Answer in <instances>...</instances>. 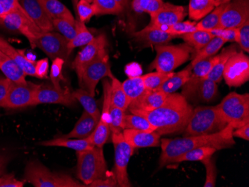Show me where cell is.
<instances>
[{
  "label": "cell",
  "mask_w": 249,
  "mask_h": 187,
  "mask_svg": "<svg viewBox=\"0 0 249 187\" xmlns=\"http://www.w3.org/2000/svg\"><path fill=\"white\" fill-rule=\"evenodd\" d=\"M193 111L194 107L181 93H174L168 95L164 102L155 110L137 114L145 117L161 136L183 133Z\"/></svg>",
  "instance_id": "cell-1"
},
{
  "label": "cell",
  "mask_w": 249,
  "mask_h": 187,
  "mask_svg": "<svg viewBox=\"0 0 249 187\" xmlns=\"http://www.w3.org/2000/svg\"><path fill=\"white\" fill-rule=\"evenodd\" d=\"M233 127L229 124L222 131L213 135L184 136L174 139L162 138L160 139L161 153L159 160V168L172 164L175 159L196 148L211 146L219 151L234 146L236 142L233 136Z\"/></svg>",
  "instance_id": "cell-2"
},
{
  "label": "cell",
  "mask_w": 249,
  "mask_h": 187,
  "mask_svg": "<svg viewBox=\"0 0 249 187\" xmlns=\"http://www.w3.org/2000/svg\"><path fill=\"white\" fill-rule=\"evenodd\" d=\"M228 125L216 106H198L194 108L183 134L184 136L213 135Z\"/></svg>",
  "instance_id": "cell-3"
},
{
  "label": "cell",
  "mask_w": 249,
  "mask_h": 187,
  "mask_svg": "<svg viewBox=\"0 0 249 187\" xmlns=\"http://www.w3.org/2000/svg\"><path fill=\"white\" fill-rule=\"evenodd\" d=\"M76 155L77 177L87 187L108 174L103 147L94 146L86 150L78 151Z\"/></svg>",
  "instance_id": "cell-4"
},
{
  "label": "cell",
  "mask_w": 249,
  "mask_h": 187,
  "mask_svg": "<svg viewBox=\"0 0 249 187\" xmlns=\"http://www.w3.org/2000/svg\"><path fill=\"white\" fill-rule=\"evenodd\" d=\"M23 180L36 187H87L68 174L53 172L37 160L26 165Z\"/></svg>",
  "instance_id": "cell-5"
},
{
  "label": "cell",
  "mask_w": 249,
  "mask_h": 187,
  "mask_svg": "<svg viewBox=\"0 0 249 187\" xmlns=\"http://www.w3.org/2000/svg\"><path fill=\"white\" fill-rule=\"evenodd\" d=\"M157 54L149 69H156L157 72H172L176 68L190 60L194 53V49L187 44L179 45L155 46Z\"/></svg>",
  "instance_id": "cell-6"
},
{
  "label": "cell",
  "mask_w": 249,
  "mask_h": 187,
  "mask_svg": "<svg viewBox=\"0 0 249 187\" xmlns=\"http://www.w3.org/2000/svg\"><path fill=\"white\" fill-rule=\"evenodd\" d=\"M216 107L225 122L234 129L249 123V93L231 92Z\"/></svg>",
  "instance_id": "cell-7"
},
{
  "label": "cell",
  "mask_w": 249,
  "mask_h": 187,
  "mask_svg": "<svg viewBox=\"0 0 249 187\" xmlns=\"http://www.w3.org/2000/svg\"><path fill=\"white\" fill-rule=\"evenodd\" d=\"M114 76L110 69V60H109L107 50L101 54L91 64L84 69L82 75L78 77L79 86L83 90L94 97L96 95V88L99 81L105 78L111 79Z\"/></svg>",
  "instance_id": "cell-8"
},
{
  "label": "cell",
  "mask_w": 249,
  "mask_h": 187,
  "mask_svg": "<svg viewBox=\"0 0 249 187\" xmlns=\"http://www.w3.org/2000/svg\"><path fill=\"white\" fill-rule=\"evenodd\" d=\"M115 152V174L119 187H131L128 174V166L134 149L124 139L123 132L112 133Z\"/></svg>",
  "instance_id": "cell-9"
},
{
  "label": "cell",
  "mask_w": 249,
  "mask_h": 187,
  "mask_svg": "<svg viewBox=\"0 0 249 187\" xmlns=\"http://www.w3.org/2000/svg\"><path fill=\"white\" fill-rule=\"evenodd\" d=\"M222 78L230 87H238L249 80V58L243 51H236L225 64Z\"/></svg>",
  "instance_id": "cell-10"
},
{
  "label": "cell",
  "mask_w": 249,
  "mask_h": 187,
  "mask_svg": "<svg viewBox=\"0 0 249 187\" xmlns=\"http://www.w3.org/2000/svg\"><path fill=\"white\" fill-rule=\"evenodd\" d=\"M39 86L27 81L23 83L11 82L8 94L0 107L16 109L34 106L35 96Z\"/></svg>",
  "instance_id": "cell-11"
},
{
  "label": "cell",
  "mask_w": 249,
  "mask_h": 187,
  "mask_svg": "<svg viewBox=\"0 0 249 187\" xmlns=\"http://www.w3.org/2000/svg\"><path fill=\"white\" fill-rule=\"evenodd\" d=\"M67 44L68 41L67 39L60 33L50 32H44L38 38L36 39L32 47L40 49L53 61L55 58H60L66 61L71 54Z\"/></svg>",
  "instance_id": "cell-12"
},
{
  "label": "cell",
  "mask_w": 249,
  "mask_h": 187,
  "mask_svg": "<svg viewBox=\"0 0 249 187\" xmlns=\"http://www.w3.org/2000/svg\"><path fill=\"white\" fill-rule=\"evenodd\" d=\"M107 78L103 79V111L100 119L98 122L97 126L94 131L88 136L94 146L103 147L110 136V82Z\"/></svg>",
  "instance_id": "cell-13"
},
{
  "label": "cell",
  "mask_w": 249,
  "mask_h": 187,
  "mask_svg": "<svg viewBox=\"0 0 249 187\" xmlns=\"http://www.w3.org/2000/svg\"><path fill=\"white\" fill-rule=\"evenodd\" d=\"M107 40L105 34H101L87 44L75 57L72 67L78 77L82 75L84 69L97 59L101 54L107 50Z\"/></svg>",
  "instance_id": "cell-14"
},
{
  "label": "cell",
  "mask_w": 249,
  "mask_h": 187,
  "mask_svg": "<svg viewBox=\"0 0 249 187\" xmlns=\"http://www.w3.org/2000/svg\"><path fill=\"white\" fill-rule=\"evenodd\" d=\"M187 15V8L185 6L163 2L160 9L150 15V23L147 27L163 30L167 26L184 20Z\"/></svg>",
  "instance_id": "cell-15"
},
{
  "label": "cell",
  "mask_w": 249,
  "mask_h": 187,
  "mask_svg": "<svg viewBox=\"0 0 249 187\" xmlns=\"http://www.w3.org/2000/svg\"><path fill=\"white\" fill-rule=\"evenodd\" d=\"M249 19V0H231L225 6L217 29L239 28Z\"/></svg>",
  "instance_id": "cell-16"
},
{
  "label": "cell",
  "mask_w": 249,
  "mask_h": 187,
  "mask_svg": "<svg viewBox=\"0 0 249 187\" xmlns=\"http://www.w3.org/2000/svg\"><path fill=\"white\" fill-rule=\"evenodd\" d=\"M4 18L13 26L17 32H19L28 39L31 47L33 45L35 40L44 33L29 17L21 4L18 8L10 12Z\"/></svg>",
  "instance_id": "cell-17"
},
{
  "label": "cell",
  "mask_w": 249,
  "mask_h": 187,
  "mask_svg": "<svg viewBox=\"0 0 249 187\" xmlns=\"http://www.w3.org/2000/svg\"><path fill=\"white\" fill-rule=\"evenodd\" d=\"M216 55L199 61L192 69L191 74L187 82L183 85L181 95L187 101L193 100L195 97L198 85L205 79L210 71L212 69L216 61Z\"/></svg>",
  "instance_id": "cell-18"
},
{
  "label": "cell",
  "mask_w": 249,
  "mask_h": 187,
  "mask_svg": "<svg viewBox=\"0 0 249 187\" xmlns=\"http://www.w3.org/2000/svg\"><path fill=\"white\" fill-rule=\"evenodd\" d=\"M72 93L67 89L58 90L54 86H41L40 85L36 91L34 105L40 104H58L67 107H72L76 104Z\"/></svg>",
  "instance_id": "cell-19"
},
{
  "label": "cell",
  "mask_w": 249,
  "mask_h": 187,
  "mask_svg": "<svg viewBox=\"0 0 249 187\" xmlns=\"http://www.w3.org/2000/svg\"><path fill=\"white\" fill-rule=\"evenodd\" d=\"M19 2L29 17L42 32L54 31L53 19L46 12L40 0H19Z\"/></svg>",
  "instance_id": "cell-20"
},
{
  "label": "cell",
  "mask_w": 249,
  "mask_h": 187,
  "mask_svg": "<svg viewBox=\"0 0 249 187\" xmlns=\"http://www.w3.org/2000/svg\"><path fill=\"white\" fill-rule=\"evenodd\" d=\"M168 95L157 90H145L139 98L130 103L128 109L131 114L152 111L160 107Z\"/></svg>",
  "instance_id": "cell-21"
},
{
  "label": "cell",
  "mask_w": 249,
  "mask_h": 187,
  "mask_svg": "<svg viewBox=\"0 0 249 187\" xmlns=\"http://www.w3.org/2000/svg\"><path fill=\"white\" fill-rule=\"evenodd\" d=\"M123 135L124 139L134 149L160 146V136L156 131L124 129Z\"/></svg>",
  "instance_id": "cell-22"
},
{
  "label": "cell",
  "mask_w": 249,
  "mask_h": 187,
  "mask_svg": "<svg viewBox=\"0 0 249 187\" xmlns=\"http://www.w3.org/2000/svg\"><path fill=\"white\" fill-rule=\"evenodd\" d=\"M132 37L138 43L145 46L165 45L176 38V36L169 34L162 29H152L147 26L139 32L133 33Z\"/></svg>",
  "instance_id": "cell-23"
},
{
  "label": "cell",
  "mask_w": 249,
  "mask_h": 187,
  "mask_svg": "<svg viewBox=\"0 0 249 187\" xmlns=\"http://www.w3.org/2000/svg\"><path fill=\"white\" fill-rule=\"evenodd\" d=\"M0 50L3 51L11 59L14 60L18 64L19 68L26 75L36 77V61L29 59L24 54H21L19 51L7 41L5 39L0 36Z\"/></svg>",
  "instance_id": "cell-24"
},
{
  "label": "cell",
  "mask_w": 249,
  "mask_h": 187,
  "mask_svg": "<svg viewBox=\"0 0 249 187\" xmlns=\"http://www.w3.org/2000/svg\"><path fill=\"white\" fill-rule=\"evenodd\" d=\"M98 122L91 116L84 111L82 117L74 126L73 129L67 134L64 137L70 139H85L90 136L95 128L97 126Z\"/></svg>",
  "instance_id": "cell-25"
},
{
  "label": "cell",
  "mask_w": 249,
  "mask_h": 187,
  "mask_svg": "<svg viewBox=\"0 0 249 187\" xmlns=\"http://www.w3.org/2000/svg\"><path fill=\"white\" fill-rule=\"evenodd\" d=\"M0 70L5 78L17 83L26 82V74L14 60L0 50Z\"/></svg>",
  "instance_id": "cell-26"
},
{
  "label": "cell",
  "mask_w": 249,
  "mask_h": 187,
  "mask_svg": "<svg viewBox=\"0 0 249 187\" xmlns=\"http://www.w3.org/2000/svg\"><path fill=\"white\" fill-rule=\"evenodd\" d=\"M40 145L42 146H47V147L57 146V147L67 148V149L75 150V152L86 150L94 146L89 137L85 139H70L64 136L54 138L50 140L43 141L40 142Z\"/></svg>",
  "instance_id": "cell-27"
},
{
  "label": "cell",
  "mask_w": 249,
  "mask_h": 187,
  "mask_svg": "<svg viewBox=\"0 0 249 187\" xmlns=\"http://www.w3.org/2000/svg\"><path fill=\"white\" fill-rule=\"evenodd\" d=\"M237 51L236 45H231L223 49L219 54H216V61L205 79H210L216 83H219L222 79V74L225 64L231 55Z\"/></svg>",
  "instance_id": "cell-28"
},
{
  "label": "cell",
  "mask_w": 249,
  "mask_h": 187,
  "mask_svg": "<svg viewBox=\"0 0 249 187\" xmlns=\"http://www.w3.org/2000/svg\"><path fill=\"white\" fill-rule=\"evenodd\" d=\"M191 72V68L187 66L185 69H182L180 72H174V74L168 80L155 90L163 92L167 95L176 93L179 88L182 87L183 85L187 82Z\"/></svg>",
  "instance_id": "cell-29"
},
{
  "label": "cell",
  "mask_w": 249,
  "mask_h": 187,
  "mask_svg": "<svg viewBox=\"0 0 249 187\" xmlns=\"http://www.w3.org/2000/svg\"><path fill=\"white\" fill-rule=\"evenodd\" d=\"M40 2L52 19H67L75 23V17L71 11L59 0H40Z\"/></svg>",
  "instance_id": "cell-30"
},
{
  "label": "cell",
  "mask_w": 249,
  "mask_h": 187,
  "mask_svg": "<svg viewBox=\"0 0 249 187\" xmlns=\"http://www.w3.org/2000/svg\"><path fill=\"white\" fill-rule=\"evenodd\" d=\"M216 7L214 0H190L187 13L192 20H201Z\"/></svg>",
  "instance_id": "cell-31"
},
{
  "label": "cell",
  "mask_w": 249,
  "mask_h": 187,
  "mask_svg": "<svg viewBox=\"0 0 249 187\" xmlns=\"http://www.w3.org/2000/svg\"><path fill=\"white\" fill-rule=\"evenodd\" d=\"M72 94L77 102L82 104V107L85 109V111L99 122L101 112L94 97L82 88L72 92Z\"/></svg>",
  "instance_id": "cell-32"
},
{
  "label": "cell",
  "mask_w": 249,
  "mask_h": 187,
  "mask_svg": "<svg viewBox=\"0 0 249 187\" xmlns=\"http://www.w3.org/2000/svg\"><path fill=\"white\" fill-rule=\"evenodd\" d=\"M178 37L182 39L184 43L194 49V53H196L206 46L213 38L214 36L205 31L196 30L187 34H181Z\"/></svg>",
  "instance_id": "cell-33"
},
{
  "label": "cell",
  "mask_w": 249,
  "mask_h": 187,
  "mask_svg": "<svg viewBox=\"0 0 249 187\" xmlns=\"http://www.w3.org/2000/svg\"><path fill=\"white\" fill-rule=\"evenodd\" d=\"M75 29H76V34L75 37L71 41L68 42L67 44L68 50L71 54L74 49L77 47H85L94 38V36L88 30V28L85 26V23L79 19H75Z\"/></svg>",
  "instance_id": "cell-34"
},
{
  "label": "cell",
  "mask_w": 249,
  "mask_h": 187,
  "mask_svg": "<svg viewBox=\"0 0 249 187\" xmlns=\"http://www.w3.org/2000/svg\"><path fill=\"white\" fill-rule=\"evenodd\" d=\"M225 43V42L222 40L220 37H214L206 46H205L201 50L195 53V56L192 60L191 63L189 64V67L193 69L194 66L199 61L216 55L218 51L222 48Z\"/></svg>",
  "instance_id": "cell-35"
},
{
  "label": "cell",
  "mask_w": 249,
  "mask_h": 187,
  "mask_svg": "<svg viewBox=\"0 0 249 187\" xmlns=\"http://www.w3.org/2000/svg\"><path fill=\"white\" fill-rule=\"evenodd\" d=\"M216 149L211 146H202L185 152L173 160L172 164L180 163L183 162L202 161L205 159L212 157Z\"/></svg>",
  "instance_id": "cell-36"
},
{
  "label": "cell",
  "mask_w": 249,
  "mask_h": 187,
  "mask_svg": "<svg viewBox=\"0 0 249 187\" xmlns=\"http://www.w3.org/2000/svg\"><path fill=\"white\" fill-rule=\"evenodd\" d=\"M122 86L126 95L129 104L146 90L142 76L130 77L122 83Z\"/></svg>",
  "instance_id": "cell-37"
},
{
  "label": "cell",
  "mask_w": 249,
  "mask_h": 187,
  "mask_svg": "<svg viewBox=\"0 0 249 187\" xmlns=\"http://www.w3.org/2000/svg\"><path fill=\"white\" fill-rule=\"evenodd\" d=\"M110 82V105H114L125 111L129 106L126 95L123 90L122 83L116 78L112 77Z\"/></svg>",
  "instance_id": "cell-38"
},
{
  "label": "cell",
  "mask_w": 249,
  "mask_h": 187,
  "mask_svg": "<svg viewBox=\"0 0 249 187\" xmlns=\"http://www.w3.org/2000/svg\"><path fill=\"white\" fill-rule=\"evenodd\" d=\"M227 3L217 5L211 13L208 14L207 16L201 19L200 22L196 23V30L209 32L212 29H217L219 27L221 15Z\"/></svg>",
  "instance_id": "cell-39"
},
{
  "label": "cell",
  "mask_w": 249,
  "mask_h": 187,
  "mask_svg": "<svg viewBox=\"0 0 249 187\" xmlns=\"http://www.w3.org/2000/svg\"><path fill=\"white\" fill-rule=\"evenodd\" d=\"M134 129L141 131H155L156 128L145 118L138 114H125L123 118V130Z\"/></svg>",
  "instance_id": "cell-40"
},
{
  "label": "cell",
  "mask_w": 249,
  "mask_h": 187,
  "mask_svg": "<svg viewBox=\"0 0 249 187\" xmlns=\"http://www.w3.org/2000/svg\"><path fill=\"white\" fill-rule=\"evenodd\" d=\"M217 94V83L205 79L198 85L194 98H198V100L202 102L208 103L213 101Z\"/></svg>",
  "instance_id": "cell-41"
},
{
  "label": "cell",
  "mask_w": 249,
  "mask_h": 187,
  "mask_svg": "<svg viewBox=\"0 0 249 187\" xmlns=\"http://www.w3.org/2000/svg\"><path fill=\"white\" fill-rule=\"evenodd\" d=\"M174 72H149L142 75V81L145 85V90H155L163 85L166 80L170 78Z\"/></svg>",
  "instance_id": "cell-42"
},
{
  "label": "cell",
  "mask_w": 249,
  "mask_h": 187,
  "mask_svg": "<svg viewBox=\"0 0 249 187\" xmlns=\"http://www.w3.org/2000/svg\"><path fill=\"white\" fill-rule=\"evenodd\" d=\"M93 5L96 15H118L123 12V8L116 0H94Z\"/></svg>",
  "instance_id": "cell-43"
},
{
  "label": "cell",
  "mask_w": 249,
  "mask_h": 187,
  "mask_svg": "<svg viewBox=\"0 0 249 187\" xmlns=\"http://www.w3.org/2000/svg\"><path fill=\"white\" fill-rule=\"evenodd\" d=\"M163 0H132L131 7L137 13L152 15L161 8Z\"/></svg>",
  "instance_id": "cell-44"
},
{
  "label": "cell",
  "mask_w": 249,
  "mask_h": 187,
  "mask_svg": "<svg viewBox=\"0 0 249 187\" xmlns=\"http://www.w3.org/2000/svg\"><path fill=\"white\" fill-rule=\"evenodd\" d=\"M53 24L54 29L58 31L68 42L72 40L76 34L75 22L72 23L71 21L67 20V19H53Z\"/></svg>",
  "instance_id": "cell-45"
},
{
  "label": "cell",
  "mask_w": 249,
  "mask_h": 187,
  "mask_svg": "<svg viewBox=\"0 0 249 187\" xmlns=\"http://www.w3.org/2000/svg\"><path fill=\"white\" fill-rule=\"evenodd\" d=\"M64 62L65 61L62 58H55L53 61L51 70H50V79H51L52 83H53V86L58 90L63 89L61 83L62 81H64L62 73L63 66H64Z\"/></svg>",
  "instance_id": "cell-46"
},
{
  "label": "cell",
  "mask_w": 249,
  "mask_h": 187,
  "mask_svg": "<svg viewBox=\"0 0 249 187\" xmlns=\"http://www.w3.org/2000/svg\"><path fill=\"white\" fill-rule=\"evenodd\" d=\"M196 21H181L176 24L172 25V26H167L163 29L165 32H167L169 34H173L176 37L181 34H187L190 32L196 31Z\"/></svg>",
  "instance_id": "cell-47"
},
{
  "label": "cell",
  "mask_w": 249,
  "mask_h": 187,
  "mask_svg": "<svg viewBox=\"0 0 249 187\" xmlns=\"http://www.w3.org/2000/svg\"><path fill=\"white\" fill-rule=\"evenodd\" d=\"M124 112L114 105L110 107V130L111 133H120L123 131V118Z\"/></svg>",
  "instance_id": "cell-48"
},
{
  "label": "cell",
  "mask_w": 249,
  "mask_h": 187,
  "mask_svg": "<svg viewBox=\"0 0 249 187\" xmlns=\"http://www.w3.org/2000/svg\"><path fill=\"white\" fill-rule=\"evenodd\" d=\"M206 169V179H205V187H216L217 170H216V162L213 157H211L205 159L201 161Z\"/></svg>",
  "instance_id": "cell-49"
},
{
  "label": "cell",
  "mask_w": 249,
  "mask_h": 187,
  "mask_svg": "<svg viewBox=\"0 0 249 187\" xmlns=\"http://www.w3.org/2000/svg\"><path fill=\"white\" fill-rule=\"evenodd\" d=\"M77 19L86 23L96 15L94 6L93 3L86 2L85 0H80L76 5Z\"/></svg>",
  "instance_id": "cell-50"
},
{
  "label": "cell",
  "mask_w": 249,
  "mask_h": 187,
  "mask_svg": "<svg viewBox=\"0 0 249 187\" xmlns=\"http://www.w3.org/2000/svg\"><path fill=\"white\" fill-rule=\"evenodd\" d=\"M214 37H220L225 43L234 42L236 43L238 36V28H229V29H214L209 31Z\"/></svg>",
  "instance_id": "cell-51"
},
{
  "label": "cell",
  "mask_w": 249,
  "mask_h": 187,
  "mask_svg": "<svg viewBox=\"0 0 249 187\" xmlns=\"http://www.w3.org/2000/svg\"><path fill=\"white\" fill-rule=\"evenodd\" d=\"M236 43L246 52L249 51V19L238 28V36Z\"/></svg>",
  "instance_id": "cell-52"
},
{
  "label": "cell",
  "mask_w": 249,
  "mask_h": 187,
  "mask_svg": "<svg viewBox=\"0 0 249 187\" xmlns=\"http://www.w3.org/2000/svg\"><path fill=\"white\" fill-rule=\"evenodd\" d=\"M89 187H119L117 183V178H116L115 174L110 173L107 174L105 178L102 179L96 180L93 181L92 184H89Z\"/></svg>",
  "instance_id": "cell-53"
},
{
  "label": "cell",
  "mask_w": 249,
  "mask_h": 187,
  "mask_svg": "<svg viewBox=\"0 0 249 187\" xmlns=\"http://www.w3.org/2000/svg\"><path fill=\"white\" fill-rule=\"evenodd\" d=\"M24 181H18L12 174H3L0 176V187H22Z\"/></svg>",
  "instance_id": "cell-54"
},
{
  "label": "cell",
  "mask_w": 249,
  "mask_h": 187,
  "mask_svg": "<svg viewBox=\"0 0 249 187\" xmlns=\"http://www.w3.org/2000/svg\"><path fill=\"white\" fill-rule=\"evenodd\" d=\"M49 64L48 58H43V59L39 60L36 64V75L37 79H47L48 75Z\"/></svg>",
  "instance_id": "cell-55"
},
{
  "label": "cell",
  "mask_w": 249,
  "mask_h": 187,
  "mask_svg": "<svg viewBox=\"0 0 249 187\" xmlns=\"http://www.w3.org/2000/svg\"><path fill=\"white\" fill-rule=\"evenodd\" d=\"M11 81L7 78H0V105L3 102L8 94Z\"/></svg>",
  "instance_id": "cell-56"
},
{
  "label": "cell",
  "mask_w": 249,
  "mask_h": 187,
  "mask_svg": "<svg viewBox=\"0 0 249 187\" xmlns=\"http://www.w3.org/2000/svg\"><path fill=\"white\" fill-rule=\"evenodd\" d=\"M233 136L241 138L245 140H249V123L233 130Z\"/></svg>",
  "instance_id": "cell-57"
},
{
  "label": "cell",
  "mask_w": 249,
  "mask_h": 187,
  "mask_svg": "<svg viewBox=\"0 0 249 187\" xmlns=\"http://www.w3.org/2000/svg\"><path fill=\"white\" fill-rule=\"evenodd\" d=\"M10 159L8 156L0 154V176L5 174L6 170L7 165L9 162Z\"/></svg>",
  "instance_id": "cell-58"
},
{
  "label": "cell",
  "mask_w": 249,
  "mask_h": 187,
  "mask_svg": "<svg viewBox=\"0 0 249 187\" xmlns=\"http://www.w3.org/2000/svg\"><path fill=\"white\" fill-rule=\"evenodd\" d=\"M117 3L123 8V11L131 6V2L132 0H116Z\"/></svg>",
  "instance_id": "cell-59"
},
{
  "label": "cell",
  "mask_w": 249,
  "mask_h": 187,
  "mask_svg": "<svg viewBox=\"0 0 249 187\" xmlns=\"http://www.w3.org/2000/svg\"><path fill=\"white\" fill-rule=\"evenodd\" d=\"M8 15L6 9H5L2 2H0V17H4Z\"/></svg>",
  "instance_id": "cell-60"
},
{
  "label": "cell",
  "mask_w": 249,
  "mask_h": 187,
  "mask_svg": "<svg viewBox=\"0 0 249 187\" xmlns=\"http://www.w3.org/2000/svg\"><path fill=\"white\" fill-rule=\"evenodd\" d=\"M231 0H214V2L216 3V6L217 5H222V4L228 3V2H231Z\"/></svg>",
  "instance_id": "cell-61"
},
{
  "label": "cell",
  "mask_w": 249,
  "mask_h": 187,
  "mask_svg": "<svg viewBox=\"0 0 249 187\" xmlns=\"http://www.w3.org/2000/svg\"><path fill=\"white\" fill-rule=\"evenodd\" d=\"M85 1H86V2H89V3H93L94 0H85Z\"/></svg>",
  "instance_id": "cell-62"
},
{
  "label": "cell",
  "mask_w": 249,
  "mask_h": 187,
  "mask_svg": "<svg viewBox=\"0 0 249 187\" xmlns=\"http://www.w3.org/2000/svg\"><path fill=\"white\" fill-rule=\"evenodd\" d=\"M0 116H1V114H0Z\"/></svg>",
  "instance_id": "cell-63"
}]
</instances>
